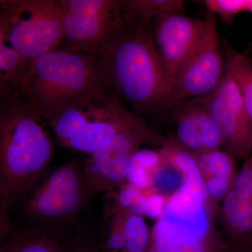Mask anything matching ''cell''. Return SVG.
Here are the masks:
<instances>
[{
    "label": "cell",
    "instance_id": "cell-1",
    "mask_svg": "<svg viewBox=\"0 0 252 252\" xmlns=\"http://www.w3.org/2000/svg\"><path fill=\"white\" fill-rule=\"evenodd\" d=\"M0 211L6 214L47 170L54 144L47 122L15 93L0 91Z\"/></svg>",
    "mask_w": 252,
    "mask_h": 252
},
{
    "label": "cell",
    "instance_id": "cell-2",
    "mask_svg": "<svg viewBox=\"0 0 252 252\" xmlns=\"http://www.w3.org/2000/svg\"><path fill=\"white\" fill-rule=\"evenodd\" d=\"M99 56L123 102L144 114L165 109L172 81L158 52L152 23L126 24Z\"/></svg>",
    "mask_w": 252,
    "mask_h": 252
},
{
    "label": "cell",
    "instance_id": "cell-3",
    "mask_svg": "<svg viewBox=\"0 0 252 252\" xmlns=\"http://www.w3.org/2000/svg\"><path fill=\"white\" fill-rule=\"evenodd\" d=\"M109 86L99 55L56 49L31 60L20 96L46 120L76 99Z\"/></svg>",
    "mask_w": 252,
    "mask_h": 252
},
{
    "label": "cell",
    "instance_id": "cell-4",
    "mask_svg": "<svg viewBox=\"0 0 252 252\" xmlns=\"http://www.w3.org/2000/svg\"><path fill=\"white\" fill-rule=\"evenodd\" d=\"M94 196L86 180L84 161L73 159L47 169L20 198L23 215L33 227L64 233Z\"/></svg>",
    "mask_w": 252,
    "mask_h": 252
},
{
    "label": "cell",
    "instance_id": "cell-5",
    "mask_svg": "<svg viewBox=\"0 0 252 252\" xmlns=\"http://www.w3.org/2000/svg\"><path fill=\"white\" fill-rule=\"evenodd\" d=\"M137 117L110 86H105L76 99L46 121L58 144L90 155L106 137Z\"/></svg>",
    "mask_w": 252,
    "mask_h": 252
},
{
    "label": "cell",
    "instance_id": "cell-6",
    "mask_svg": "<svg viewBox=\"0 0 252 252\" xmlns=\"http://www.w3.org/2000/svg\"><path fill=\"white\" fill-rule=\"evenodd\" d=\"M0 36L29 60L58 49L62 10L54 0H1Z\"/></svg>",
    "mask_w": 252,
    "mask_h": 252
},
{
    "label": "cell",
    "instance_id": "cell-7",
    "mask_svg": "<svg viewBox=\"0 0 252 252\" xmlns=\"http://www.w3.org/2000/svg\"><path fill=\"white\" fill-rule=\"evenodd\" d=\"M165 139L138 117L106 137L84 160L86 180L94 195L108 193L126 183L129 162L135 152L145 144L159 148Z\"/></svg>",
    "mask_w": 252,
    "mask_h": 252
},
{
    "label": "cell",
    "instance_id": "cell-8",
    "mask_svg": "<svg viewBox=\"0 0 252 252\" xmlns=\"http://www.w3.org/2000/svg\"><path fill=\"white\" fill-rule=\"evenodd\" d=\"M62 10L61 49L99 55L126 25L122 0H57Z\"/></svg>",
    "mask_w": 252,
    "mask_h": 252
},
{
    "label": "cell",
    "instance_id": "cell-9",
    "mask_svg": "<svg viewBox=\"0 0 252 252\" xmlns=\"http://www.w3.org/2000/svg\"><path fill=\"white\" fill-rule=\"evenodd\" d=\"M203 39L174 77L165 109L182 101L200 97L216 89L225 75L224 61L220 49L215 16H207Z\"/></svg>",
    "mask_w": 252,
    "mask_h": 252
},
{
    "label": "cell",
    "instance_id": "cell-10",
    "mask_svg": "<svg viewBox=\"0 0 252 252\" xmlns=\"http://www.w3.org/2000/svg\"><path fill=\"white\" fill-rule=\"evenodd\" d=\"M207 109L223 142V150L235 158L252 154V124L236 84L225 73L216 89L197 97Z\"/></svg>",
    "mask_w": 252,
    "mask_h": 252
},
{
    "label": "cell",
    "instance_id": "cell-11",
    "mask_svg": "<svg viewBox=\"0 0 252 252\" xmlns=\"http://www.w3.org/2000/svg\"><path fill=\"white\" fill-rule=\"evenodd\" d=\"M218 233L203 204L185 189L167 200L162 216L152 230V242L192 243Z\"/></svg>",
    "mask_w": 252,
    "mask_h": 252
},
{
    "label": "cell",
    "instance_id": "cell-12",
    "mask_svg": "<svg viewBox=\"0 0 252 252\" xmlns=\"http://www.w3.org/2000/svg\"><path fill=\"white\" fill-rule=\"evenodd\" d=\"M152 25L158 52L172 81L203 39L207 18L199 19L183 13H172L157 18Z\"/></svg>",
    "mask_w": 252,
    "mask_h": 252
},
{
    "label": "cell",
    "instance_id": "cell-13",
    "mask_svg": "<svg viewBox=\"0 0 252 252\" xmlns=\"http://www.w3.org/2000/svg\"><path fill=\"white\" fill-rule=\"evenodd\" d=\"M176 141L192 154L223 149V142L207 109L197 97L172 107Z\"/></svg>",
    "mask_w": 252,
    "mask_h": 252
},
{
    "label": "cell",
    "instance_id": "cell-14",
    "mask_svg": "<svg viewBox=\"0 0 252 252\" xmlns=\"http://www.w3.org/2000/svg\"><path fill=\"white\" fill-rule=\"evenodd\" d=\"M193 154L210 200L220 210V204L234 187L238 172L235 158L223 149Z\"/></svg>",
    "mask_w": 252,
    "mask_h": 252
},
{
    "label": "cell",
    "instance_id": "cell-15",
    "mask_svg": "<svg viewBox=\"0 0 252 252\" xmlns=\"http://www.w3.org/2000/svg\"><path fill=\"white\" fill-rule=\"evenodd\" d=\"M164 157L180 174L186 191L203 204L212 218L217 217L219 210L212 204L207 193L203 176L193 154L184 148L175 137H166L159 147Z\"/></svg>",
    "mask_w": 252,
    "mask_h": 252
},
{
    "label": "cell",
    "instance_id": "cell-16",
    "mask_svg": "<svg viewBox=\"0 0 252 252\" xmlns=\"http://www.w3.org/2000/svg\"><path fill=\"white\" fill-rule=\"evenodd\" d=\"M233 252L252 246V201L233 190L220 203L218 215Z\"/></svg>",
    "mask_w": 252,
    "mask_h": 252
},
{
    "label": "cell",
    "instance_id": "cell-17",
    "mask_svg": "<svg viewBox=\"0 0 252 252\" xmlns=\"http://www.w3.org/2000/svg\"><path fill=\"white\" fill-rule=\"evenodd\" d=\"M69 241L64 233L44 228H11L0 252H68Z\"/></svg>",
    "mask_w": 252,
    "mask_h": 252
},
{
    "label": "cell",
    "instance_id": "cell-18",
    "mask_svg": "<svg viewBox=\"0 0 252 252\" xmlns=\"http://www.w3.org/2000/svg\"><path fill=\"white\" fill-rule=\"evenodd\" d=\"M31 61L0 36V91L19 94L27 77Z\"/></svg>",
    "mask_w": 252,
    "mask_h": 252
},
{
    "label": "cell",
    "instance_id": "cell-19",
    "mask_svg": "<svg viewBox=\"0 0 252 252\" xmlns=\"http://www.w3.org/2000/svg\"><path fill=\"white\" fill-rule=\"evenodd\" d=\"M122 6L126 24L152 23L165 15L183 13L185 9L181 0H122Z\"/></svg>",
    "mask_w": 252,
    "mask_h": 252
},
{
    "label": "cell",
    "instance_id": "cell-20",
    "mask_svg": "<svg viewBox=\"0 0 252 252\" xmlns=\"http://www.w3.org/2000/svg\"><path fill=\"white\" fill-rule=\"evenodd\" d=\"M225 73L236 84L252 124V61L225 44L223 52Z\"/></svg>",
    "mask_w": 252,
    "mask_h": 252
},
{
    "label": "cell",
    "instance_id": "cell-21",
    "mask_svg": "<svg viewBox=\"0 0 252 252\" xmlns=\"http://www.w3.org/2000/svg\"><path fill=\"white\" fill-rule=\"evenodd\" d=\"M164 160L160 148L138 149L129 162L126 182L143 191L152 189L154 174Z\"/></svg>",
    "mask_w": 252,
    "mask_h": 252
},
{
    "label": "cell",
    "instance_id": "cell-22",
    "mask_svg": "<svg viewBox=\"0 0 252 252\" xmlns=\"http://www.w3.org/2000/svg\"><path fill=\"white\" fill-rule=\"evenodd\" d=\"M106 194L104 211L140 215L144 217L145 191L126 182L115 190Z\"/></svg>",
    "mask_w": 252,
    "mask_h": 252
},
{
    "label": "cell",
    "instance_id": "cell-23",
    "mask_svg": "<svg viewBox=\"0 0 252 252\" xmlns=\"http://www.w3.org/2000/svg\"><path fill=\"white\" fill-rule=\"evenodd\" d=\"M182 187L183 181L180 174L170 165L165 157V160L154 174L152 189L170 198L179 191Z\"/></svg>",
    "mask_w": 252,
    "mask_h": 252
},
{
    "label": "cell",
    "instance_id": "cell-24",
    "mask_svg": "<svg viewBox=\"0 0 252 252\" xmlns=\"http://www.w3.org/2000/svg\"><path fill=\"white\" fill-rule=\"evenodd\" d=\"M205 7L210 14L217 15L225 23H231L235 16L248 11V1L246 0H206Z\"/></svg>",
    "mask_w": 252,
    "mask_h": 252
},
{
    "label": "cell",
    "instance_id": "cell-25",
    "mask_svg": "<svg viewBox=\"0 0 252 252\" xmlns=\"http://www.w3.org/2000/svg\"><path fill=\"white\" fill-rule=\"evenodd\" d=\"M233 190L240 198L252 201V154L239 170Z\"/></svg>",
    "mask_w": 252,
    "mask_h": 252
},
{
    "label": "cell",
    "instance_id": "cell-26",
    "mask_svg": "<svg viewBox=\"0 0 252 252\" xmlns=\"http://www.w3.org/2000/svg\"><path fill=\"white\" fill-rule=\"evenodd\" d=\"M146 195L144 217L158 220L163 215L169 197L150 189L144 190Z\"/></svg>",
    "mask_w": 252,
    "mask_h": 252
},
{
    "label": "cell",
    "instance_id": "cell-27",
    "mask_svg": "<svg viewBox=\"0 0 252 252\" xmlns=\"http://www.w3.org/2000/svg\"><path fill=\"white\" fill-rule=\"evenodd\" d=\"M68 252H99L95 238L92 236H78L70 239Z\"/></svg>",
    "mask_w": 252,
    "mask_h": 252
},
{
    "label": "cell",
    "instance_id": "cell-28",
    "mask_svg": "<svg viewBox=\"0 0 252 252\" xmlns=\"http://www.w3.org/2000/svg\"><path fill=\"white\" fill-rule=\"evenodd\" d=\"M234 252H252V246L250 247V248L245 249V250H239V251Z\"/></svg>",
    "mask_w": 252,
    "mask_h": 252
},
{
    "label": "cell",
    "instance_id": "cell-29",
    "mask_svg": "<svg viewBox=\"0 0 252 252\" xmlns=\"http://www.w3.org/2000/svg\"><path fill=\"white\" fill-rule=\"evenodd\" d=\"M248 11H250L252 14V0L248 1Z\"/></svg>",
    "mask_w": 252,
    "mask_h": 252
}]
</instances>
